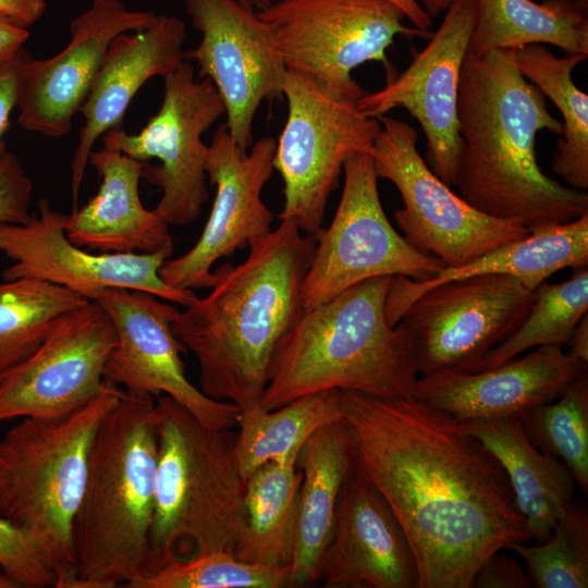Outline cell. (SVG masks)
Listing matches in <instances>:
<instances>
[{"label":"cell","instance_id":"cell-5","mask_svg":"<svg viewBox=\"0 0 588 588\" xmlns=\"http://www.w3.org/2000/svg\"><path fill=\"white\" fill-rule=\"evenodd\" d=\"M158 462L155 401L124 391L101 420L72 531L76 588H113L150 571Z\"/></svg>","mask_w":588,"mask_h":588},{"label":"cell","instance_id":"cell-23","mask_svg":"<svg viewBox=\"0 0 588 588\" xmlns=\"http://www.w3.org/2000/svg\"><path fill=\"white\" fill-rule=\"evenodd\" d=\"M186 27L174 15H156L135 34L117 36L108 48L79 112L85 123L71 163L72 211L96 142L109 130L122 127L124 114L140 87L151 77L166 76L184 61Z\"/></svg>","mask_w":588,"mask_h":588},{"label":"cell","instance_id":"cell-11","mask_svg":"<svg viewBox=\"0 0 588 588\" xmlns=\"http://www.w3.org/2000/svg\"><path fill=\"white\" fill-rule=\"evenodd\" d=\"M331 224L322 230L303 281V308L324 303L359 282L378 277L433 278L443 264L419 252L392 226L383 210L370 154L351 157Z\"/></svg>","mask_w":588,"mask_h":588},{"label":"cell","instance_id":"cell-10","mask_svg":"<svg viewBox=\"0 0 588 588\" xmlns=\"http://www.w3.org/2000/svg\"><path fill=\"white\" fill-rule=\"evenodd\" d=\"M257 13L286 70L356 100L365 90L351 76L355 68L369 61L389 68L385 52L396 36L431 35L406 25L388 0H279Z\"/></svg>","mask_w":588,"mask_h":588},{"label":"cell","instance_id":"cell-45","mask_svg":"<svg viewBox=\"0 0 588 588\" xmlns=\"http://www.w3.org/2000/svg\"><path fill=\"white\" fill-rule=\"evenodd\" d=\"M424 10L431 16H437L450 5L452 0H418Z\"/></svg>","mask_w":588,"mask_h":588},{"label":"cell","instance_id":"cell-47","mask_svg":"<svg viewBox=\"0 0 588 588\" xmlns=\"http://www.w3.org/2000/svg\"><path fill=\"white\" fill-rule=\"evenodd\" d=\"M0 588H20L19 584L7 576L4 573L0 574Z\"/></svg>","mask_w":588,"mask_h":588},{"label":"cell","instance_id":"cell-39","mask_svg":"<svg viewBox=\"0 0 588 588\" xmlns=\"http://www.w3.org/2000/svg\"><path fill=\"white\" fill-rule=\"evenodd\" d=\"M30 59L24 46L0 57V157L7 151L4 135L10 126V114L17 107L24 68Z\"/></svg>","mask_w":588,"mask_h":588},{"label":"cell","instance_id":"cell-12","mask_svg":"<svg viewBox=\"0 0 588 588\" xmlns=\"http://www.w3.org/2000/svg\"><path fill=\"white\" fill-rule=\"evenodd\" d=\"M158 112L136 134L114 127L102 144L147 163L142 179L158 186L161 198L154 209L168 225L183 226L199 218L209 197L206 160L209 145L201 138L225 114L223 100L209 78L196 79L195 68L183 61L163 76Z\"/></svg>","mask_w":588,"mask_h":588},{"label":"cell","instance_id":"cell-21","mask_svg":"<svg viewBox=\"0 0 588 588\" xmlns=\"http://www.w3.org/2000/svg\"><path fill=\"white\" fill-rule=\"evenodd\" d=\"M320 581L324 588H419L400 522L355 462L341 488Z\"/></svg>","mask_w":588,"mask_h":588},{"label":"cell","instance_id":"cell-36","mask_svg":"<svg viewBox=\"0 0 588 588\" xmlns=\"http://www.w3.org/2000/svg\"><path fill=\"white\" fill-rule=\"evenodd\" d=\"M290 567H265L215 551L168 564L135 578L127 588H282L289 586Z\"/></svg>","mask_w":588,"mask_h":588},{"label":"cell","instance_id":"cell-33","mask_svg":"<svg viewBox=\"0 0 588 588\" xmlns=\"http://www.w3.org/2000/svg\"><path fill=\"white\" fill-rule=\"evenodd\" d=\"M566 281L542 282L534 290L530 307L519 326L493 346L471 372L494 368L529 348L565 345L588 309V267L573 269Z\"/></svg>","mask_w":588,"mask_h":588},{"label":"cell","instance_id":"cell-32","mask_svg":"<svg viewBox=\"0 0 588 588\" xmlns=\"http://www.w3.org/2000/svg\"><path fill=\"white\" fill-rule=\"evenodd\" d=\"M88 302L48 281L21 278L0 282V376L27 359L59 317Z\"/></svg>","mask_w":588,"mask_h":588},{"label":"cell","instance_id":"cell-3","mask_svg":"<svg viewBox=\"0 0 588 588\" xmlns=\"http://www.w3.org/2000/svg\"><path fill=\"white\" fill-rule=\"evenodd\" d=\"M317 241L281 220L243 262L213 271L206 297L176 311L172 330L198 362L204 394L241 412L259 406L277 345L304 309L302 285Z\"/></svg>","mask_w":588,"mask_h":588},{"label":"cell","instance_id":"cell-28","mask_svg":"<svg viewBox=\"0 0 588 588\" xmlns=\"http://www.w3.org/2000/svg\"><path fill=\"white\" fill-rule=\"evenodd\" d=\"M535 44L588 56V0H475L469 52Z\"/></svg>","mask_w":588,"mask_h":588},{"label":"cell","instance_id":"cell-4","mask_svg":"<svg viewBox=\"0 0 588 588\" xmlns=\"http://www.w3.org/2000/svg\"><path fill=\"white\" fill-rule=\"evenodd\" d=\"M393 278L365 280L304 308L277 345L259 406L271 411L328 390L414 396L419 375L412 338L402 322L392 327L385 318Z\"/></svg>","mask_w":588,"mask_h":588},{"label":"cell","instance_id":"cell-38","mask_svg":"<svg viewBox=\"0 0 588 588\" xmlns=\"http://www.w3.org/2000/svg\"><path fill=\"white\" fill-rule=\"evenodd\" d=\"M33 182L11 151L0 157V224H24L30 220Z\"/></svg>","mask_w":588,"mask_h":588},{"label":"cell","instance_id":"cell-42","mask_svg":"<svg viewBox=\"0 0 588 588\" xmlns=\"http://www.w3.org/2000/svg\"><path fill=\"white\" fill-rule=\"evenodd\" d=\"M29 38V32L0 15V57L23 47Z\"/></svg>","mask_w":588,"mask_h":588},{"label":"cell","instance_id":"cell-1","mask_svg":"<svg viewBox=\"0 0 588 588\" xmlns=\"http://www.w3.org/2000/svg\"><path fill=\"white\" fill-rule=\"evenodd\" d=\"M354 462L400 522L419 588H471L481 563L530 540L505 470L445 413L339 390Z\"/></svg>","mask_w":588,"mask_h":588},{"label":"cell","instance_id":"cell-18","mask_svg":"<svg viewBox=\"0 0 588 588\" xmlns=\"http://www.w3.org/2000/svg\"><path fill=\"white\" fill-rule=\"evenodd\" d=\"M474 24L475 0H452L440 26L406 70L356 100L358 111L369 118L407 110L424 132L426 163L449 186L456 185L458 84Z\"/></svg>","mask_w":588,"mask_h":588},{"label":"cell","instance_id":"cell-22","mask_svg":"<svg viewBox=\"0 0 588 588\" xmlns=\"http://www.w3.org/2000/svg\"><path fill=\"white\" fill-rule=\"evenodd\" d=\"M587 366L562 346L541 345L488 370L419 376L414 397L458 422L517 416L555 401Z\"/></svg>","mask_w":588,"mask_h":588},{"label":"cell","instance_id":"cell-44","mask_svg":"<svg viewBox=\"0 0 588 588\" xmlns=\"http://www.w3.org/2000/svg\"><path fill=\"white\" fill-rule=\"evenodd\" d=\"M566 345L571 356L588 364V314L575 326Z\"/></svg>","mask_w":588,"mask_h":588},{"label":"cell","instance_id":"cell-20","mask_svg":"<svg viewBox=\"0 0 588 588\" xmlns=\"http://www.w3.org/2000/svg\"><path fill=\"white\" fill-rule=\"evenodd\" d=\"M156 15L130 10L122 0H93L71 21L70 41L59 53L25 65L17 125L46 137L66 135L113 39L148 26Z\"/></svg>","mask_w":588,"mask_h":588},{"label":"cell","instance_id":"cell-27","mask_svg":"<svg viewBox=\"0 0 588 588\" xmlns=\"http://www.w3.org/2000/svg\"><path fill=\"white\" fill-rule=\"evenodd\" d=\"M354 463L350 431L338 420L319 428L298 453L302 473L295 550L287 587L319 583L342 485Z\"/></svg>","mask_w":588,"mask_h":588},{"label":"cell","instance_id":"cell-46","mask_svg":"<svg viewBox=\"0 0 588 588\" xmlns=\"http://www.w3.org/2000/svg\"><path fill=\"white\" fill-rule=\"evenodd\" d=\"M236 1H238L241 4L249 9H253L255 11L265 9L272 2V0H236Z\"/></svg>","mask_w":588,"mask_h":588},{"label":"cell","instance_id":"cell-41","mask_svg":"<svg viewBox=\"0 0 588 588\" xmlns=\"http://www.w3.org/2000/svg\"><path fill=\"white\" fill-rule=\"evenodd\" d=\"M46 8V0H0V15L26 29L41 19Z\"/></svg>","mask_w":588,"mask_h":588},{"label":"cell","instance_id":"cell-9","mask_svg":"<svg viewBox=\"0 0 588 588\" xmlns=\"http://www.w3.org/2000/svg\"><path fill=\"white\" fill-rule=\"evenodd\" d=\"M377 119L370 156L378 179L390 181L401 195L403 208L394 219L413 247L444 268H458L529 234L518 222L479 211L442 182L418 152L413 126L385 114Z\"/></svg>","mask_w":588,"mask_h":588},{"label":"cell","instance_id":"cell-30","mask_svg":"<svg viewBox=\"0 0 588 588\" xmlns=\"http://www.w3.org/2000/svg\"><path fill=\"white\" fill-rule=\"evenodd\" d=\"M587 54L556 57L543 45H528L514 51L520 74L560 110L562 137L558 139L552 171L569 187L588 189V96L573 78V70Z\"/></svg>","mask_w":588,"mask_h":588},{"label":"cell","instance_id":"cell-17","mask_svg":"<svg viewBox=\"0 0 588 588\" xmlns=\"http://www.w3.org/2000/svg\"><path fill=\"white\" fill-rule=\"evenodd\" d=\"M114 323L97 301L53 323L41 345L0 380V421L68 414L96 396L117 344Z\"/></svg>","mask_w":588,"mask_h":588},{"label":"cell","instance_id":"cell-43","mask_svg":"<svg viewBox=\"0 0 588 588\" xmlns=\"http://www.w3.org/2000/svg\"><path fill=\"white\" fill-rule=\"evenodd\" d=\"M395 5L409 21L412 26L430 32L432 26V17L424 10L418 0H388Z\"/></svg>","mask_w":588,"mask_h":588},{"label":"cell","instance_id":"cell-16","mask_svg":"<svg viewBox=\"0 0 588 588\" xmlns=\"http://www.w3.org/2000/svg\"><path fill=\"white\" fill-rule=\"evenodd\" d=\"M200 42L184 58L198 65L219 91L230 135L246 152L253 145L256 112L266 99L280 97L286 73L257 11L236 0H182Z\"/></svg>","mask_w":588,"mask_h":588},{"label":"cell","instance_id":"cell-19","mask_svg":"<svg viewBox=\"0 0 588 588\" xmlns=\"http://www.w3.org/2000/svg\"><path fill=\"white\" fill-rule=\"evenodd\" d=\"M149 293L106 289L97 301L111 317L117 344L103 378L136 395H168L209 427L236 425L241 409L204 394L186 378L181 353L185 347L172 330L177 309Z\"/></svg>","mask_w":588,"mask_h":588},{"label":"cell","instance_id":"cell-15","mask_svg":"<svg viewBox=\"0 0 588 588\" xmlns=\"http://www.w3.org/2000/svg\"><path fill=\"white\" fill-rule=\"evenodd\" d=\"M68 215L53 211L46 198L38 203V215L24 224H0V253L13 261L3 280L32 278L68 287L95 301L106 289L149 293L184 307L198 296L194 290L166 284L159 269L174 248L156 253L93 254L71 243L64 225Z\"/></svg>","mask_w":588,"mask_h":588},{"label":"cell","instance_id":"cell-40","mask_svg":"<svg viewBox=\"0 0 588 588\" xmlns=\"http://www.w3.org/2000/svg\"><path fill=\"white\" fill-rule=\"evenodd\" d=\"M532 584L522 565L500 551L487 558L473 578L471 588H529Z\"/></svg>","mask_w":588,"mask_h":588},{"label":"cell","instance_id":"cell-8","mask_svg":"<svg viewBox=\"0 0 588 588\" xmlns=\"http://www.w3.org/2000/svg\"><path fill=\"white\" fill-rule=\"evenodd\" d=\"M282 94L287 118L273 159L283 181L279 219L293 220L302 232L319 238L344 163L370 154L380 123L359 112L356 99L304 73L286 70Z\"/></svg>","mask_w":588,"mask_h":588},{"label":"cell","instance_id":"cell-31","mask_svg":"<svg viewBox=\"0 0 588 588\" xmlns=\"http://www.w3.org/2000/svg\"><path fill=\"white\" fill-rule=\"evenodd\" d=\"M342 419L339 390L296 399L279 408L241 412L235 458L243 478L270 462L297 461L305 442L322 426Z\"/></svg>","mask_w":588,"mask_h":588},{"label":"cell","instance_id":"cell-13","mask_svg":"<svg viewBox=\"0 0 588 588\" xmlns=\"http://www.w3.org/2000/svg\"><path fill=\"white\" fill-rule=\"evenodd\" d=\"M534 290L507 274H475L425 290L400 322L409 333L419 376L471 372L525 318Z\"/></svg>","mask_w":588,"mask_h":588},{"label":"cell","instance_id":"cell-6","mask_svg":"<svg viewBox=\"0 0 588 588\" xmlns=\"http://www.w3.org/2000/svg\"><path fill=\"white\" fill-rule=\"evenodd\" d=\"M158 434L150 572L184 556L235 555L247 523L237 431L209 427L168 395L155 401ZM186 549V550H187Z\"/></svg>","mask_w":588,"mask_h":588},{"label":"cell","instance_id":"cell-2","mask_svg":"<svg viewBox=\"0 0 588 588\" xmlns=\"http://www.w3.org/2000/svg\"><path fill=\"white\" fill-rule=\"evenodd\" d=\"M513 49L465 54L458 84L460 196L479 211L529 232L588 212L587 191L544 174L536 135H561L546 96L518 71Z\"/></svg>","mask_w":588,"mask_h":588},{"label":"cell","instance_id":"cell-7","mask_svg":"<svg viewBox=\"0 0 588 588\" xmlns=\"http://www.w3.org/2000/svg\"><path fill=\"white\" fill-rule=\"evenodd\" d=\"M124 390L101 391L60 416L24 417L0 439V518L32 537L57 588H76L72 531L97 429Z\"/></svg>","mask_w":588,"mask_h":588},{"label":"cell","instance_id":"cell-14","mask_svg":"<svg viewBox=\"0 0 588 588\" xmlns=\"http://www.w3.org/2000/svg\"><path fill=\"white\" fill-rule=\"evenodd\" d=\"M277 142L261 137L244 152L221 123L209 144L206 174L216 186L208 220L195 243L182 256L163 262L161 280L180 290L211 287L212 266L268 235L274 213L261 193L273 171Z\"/></svg>","mask_w":588,"mask_h":588},{"label":"cell","instance_id":"cell-25","mask_svg":"<svg viewBox=\"0 0 588 588\" xmlns=\"http://www.w3.org/2000/svg\"><path fill=\"white\" fill-rule=\"evenodd\" d=\"M588 267V212L577 219L539 228L458 268H443L433 278L416 282L394 277L385 301V318L395 327L407 307L427 289L475 274H507L530 290L565 268Z\"/></svg>","mask_w":588,"mask_h":588},{"label":"cell","instance_id":"cell-37","mask_svg":"<svg viewBox=\"0 0 588 588\" xmlns=\"http://www.w3.org/2000/svg\"><path fill=\"white\" fill-rule=\"evenodd\" d=\"M0 568L20 587H54L56 575L36 541L0 518Z\"/></svg>","mask_w":588,"mask_h":588},{"label":"cell","instance_id":"cell-48","mask_svg":"<svg viewBox=\"0 0 588 588\" xmlns=\"http://www.w3.org/2000/svg\"><path fill=\"white\" fill-rule=\"evenodd\" d=\"M1 378H2V375L0 376V380H1Z\"/></svg>","mask_w":588,"mask_h":588},{"label":"cell","instance_id":"cell-26","mask_svg":"<svg viewBox=\"0 0 588 588\" xmlns=\"http://www.w3.org/2000/svg\"><path fill=\"white\" fill-rule=\"evenodd\" d=\"M458 428L498 460L506 473L530 540L546 541L574 500L577 486L567 466L529 440L518 416L469 420L458 422Z\"/></svg>","mask_w":588,"mask_h":588},{"label":"cell","instance_id":"cell-34","mask_svg":"<svg viewBox=\"0 0 588 588\" xmlns=\"http://www.w3.org/2000/svg\"><path fill=\"white\" fill-rule=\"evenodd\" d=\"M529 440L561 460L588 494V375L575 378L553 402L517 415Z\"/></svg>","mask_w":588,"mask_h":588},{"label":"cell","instance_id":"cell-35","mask_svg":"<svg viewBox=\"0 0 588 588\" xmlns=\"http://www.w3.org/2000/svg\"><path fill=\"white\" fill-rule=\"evenodd\" d=\"M520 555L531 584L538 588L588 587V512L573 500L559 518L551 536L541 543H512Z\"/></svg>","mask_w":588,"mask_h":588},{"label":"cell","instance_id":"cell-29","mask_svg":"<svg viewBox=\"0 0 588 588\" xmlns=\"http://www.w3.org/2000/svg\"><path fill=\"white\" fill-rule=\"evenodd\" d=\"M302 473L297 461L270 462L246 478L247 523L235 556L272 568L294 556Z\"/></svg>","mask_w":588,"mask_h":588},{"label":"cell","instance_id":"cell-24","mask_svg":"<svg viewBox=\"0 0 588 588\" xmlns=\"http://www.w3.org/2000/svg\"><path fill=\"white\" fill-rule=\"evenodd\" d=\"M88 163L98 173L99 189L84 207L68 215L64 230L71 243L100 253L174 248L169 225L140 201L138 184L148 161L103 145L93 149Z\"/></svg>","mask_w":588,"mask_h":588}]
</instances>
